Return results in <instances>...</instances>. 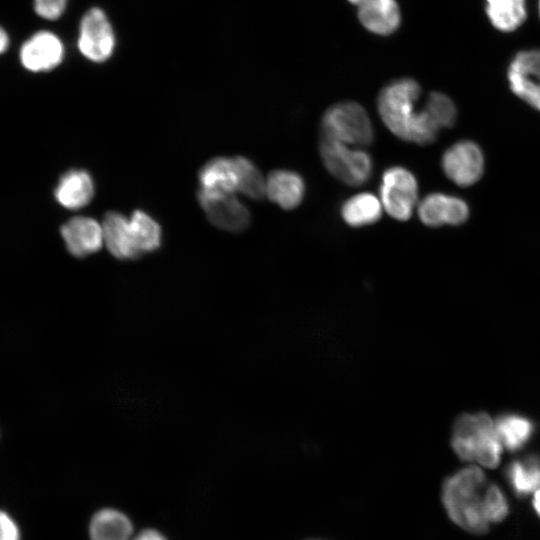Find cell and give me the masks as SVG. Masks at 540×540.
Listing matches in <instances>:
<instances>
[{
	"label": "cell",
	"instance_id": "6da1fadb",
	"mask_svg": "<svg viewBox=\"0 0 540 540\" xmlns=\"http://www.w3.org/2000/svg\"><path fill=\"white\" fill-rule=\"evenodd\" d=\"M421 87L403 78L384 87L377 101L378 113L386 127L398 138L418 145L433 143L440 130L425 107L416 110Z\"/></svg>",
	"mask_w": 540,
	"mask_h": 540
},
{
	"label": "cell",
	"instance_id": "7a4b0ae2",
	"mask_svg": "<svg viewBox=\"0 0 540 540\" xmlns=\"http://www.w3.org/2000/svg\"><path fill=\"white\" fill-rule=\"evenodd\" d=\"M488 482L484 472L469 466L447 477L441 488V501L449 519L458 527L473 534L489 529L482 502Z\"/></svg>",
	"mask_w": 540,
	"mask_h": 540
},
{
	"label": "cell",
	"instance_id": "3957f363",
	"mask_svg": "<svg viewBox=\"0 0 540 540\" xmlns=\"http://www.w3.org/2000/svg\"><path fill=\"white\" fill-rule=\"evenodd\" d=\"M451 444L464 461L488 468H495L500 462L502 444L495 423L484 412L460 415L452 427Z\"/></svg>",
	"mask_w": 540,
	"mask_h": 540
},
{
	"label": "cell",
	"instance_id": "277c9868",
	"mask_svg": "<svg viewBox=\"0 0 540 540\" xmlns=\"http://www.w3.org/2000/svg\"><path fill=\"white\" fill-rule=\"evenodd\" d=\"M323 135L351 145H370L374 130L365 109L355 102H341L327 109L321 120Z\"/></svg>",
	"mask_w": 540,
	"mask_h": 540
},
{
	"label": "cell",
	"instance_id": "5b68a950",
	"mask_svg": "<svg viewBox=\"0 0 540 540\" xmlns=\"http://www.w3.org/2000/svg\"><path fill=\"white\" fill-rule=\"evenodd\" d=\"M319 153L329 173L347 185H363L372 175V158L363 150L351 149L345 143L322 135Z\"/></svg>",
	"mask_w": 540,
	"mask_h": 540
},
{
	"label": "cell",
	"instance_id": "8992f818",
	"mask_svg": "<svg viewBox=\"0 0 540 540\" xmlns=\"http://www.w3.org/2000/svg\"><path fill=\"white\" fill-rule=\"evenodd\" d=\"M382 207L394 219L408 220L418 197V183L411 171L401 166L387 168L380 186Z\"/></svg>",
	"mask_w": 540,
	"mask_h": 540
},
{
	"label": "cell",
	"instance_id": "52a82bcc",
	"mask_svg": "<svg viewBox=\"0 0 540 540\" xmlns=\"http://www.w3.org/2000/svg\"><path fill=\"white\" fill-rule=\"evenodd\" d=\"M506 75L513 94L540 111V48L516 52L508 63Z\"/></svg>",
	"mask_w": 540,
	"mask_h": 540
},
{
	"label": "cell",
	"instance_id": "ba28073f",
	"mask_svg": "<svg viewBox=\"0 0 540 540\" xmlns=\"http://www.w3.org/2000/svg\"><path fill=\"white\" fill-rule=\"evenodd\" d=\"M114 46L115 36L105 13L99 8L90 9L80 22V52L91 61L103 62L111 56Z\"/></svg>",
	"mask_w": 540,
	"mask_h": 540
},
{
	"label": "cell",
	"instance_id": "9c48e42d",
	"mask_svg": "<svg viewBox=\"0 0 540 540\" xmlns=\"http://www.w3.org/2000/svg\"><path fill=\"white\" fill-rule=\"evenodd\" d=\"M445 175L458 186L476 183L484 172V156L480 147L468 140L449 147L441 160Z\"/></svg>",
	"mask_w": 540,
	"mask_h": 540
},
{
	"label": "cell",
	"instance_id": "30bf717a",
	"mask_svg": "<svg viewBox=\"0 0 540 540\" xmlns=\"http://www.w3.org/2000/svg\"><path fill=\"white\" fill-rule=\"evenodd\" d=\"M198 199L208 219L231 232L244 230L250 223L248 209L232 193L198 192Z\"/></svg>",
	"mask_w": 540,
	"mask_h": 540
},
{
	"label": "cell",
	"instance_id": "8fae6325",
	"mask_svg": "<svg viewBox=\"0 0 540 540\" xmlns=\"http://www.w3.org/2000/svg\"><path fill=\"white\" fill-rule=\"evenodd\" d=\"M64 57L60 38L46 30L31 35L19 51L21 65L30 72H47L57 67Z\"/></svg>",
	"mask_w": 540,
	"mask_h": 540
},
{
	"label": "cell",
	"instance_id": "7c38bea8",
	"mask_svg": "<svg viewBox=\"0 0 540 540\" xmlns=\"http://www.w3.org/2000/svg\"><path fill=\"white\" fill-rule=\"evenodd\" d=\"M418 215L421 222L430 227L461 225L469 217V207L458 197L431 193L419 203Z\"/></svg>",
	"mask_w": 540,
	"mask_h": 540
},
{
	"label": "cell",
	"instance_id": "4fadbf2b",
	"mask_svg": "<svg viewBox=\"0 0 540 540\" xmlns=\"http://www.w3.org/2000/svg\"><path fill=\"white\" fill-rule=\"evenodd\" d=\"M61 236L67 250L75 257H85L98 251L103 240L102 225L95 219L78 216L61 227Z\"/></svg>",
	"mask_w": 540,
	"mask_h": 540
},
{
	"label": "cell",
	"instance_id": "5bb4252c",
	"mask_svg": "<svg viewBox=\"0 0 540 540\" xmlns=\"http://www.w3.org/2000/svg\"><path fill=\"white\" fill-rule=\"evenodd\" d=\"M266 195L284 210L295 209L305 195L304 179L291 170H274L266 179Z\"/></svg>",
	"mask_w": 540,
	"mask_h": 540
},
{
	"label": "cell",
	"instance_id": "9a60e30c",
	"mask_svg": "<svg viewBox=\"0 0 540 540\" xmlns=\"http://www.w3.org/2000/svg\"><path fill=\"white\" fill-rule=\"evenodd\" d=\"M94 183L90 174L83 169L65 172L57 183L54 196L57 202L67 209H79L93 198Z\"/></svg>",
	"mask_w": 540,
	"mask_h": 540
},
{
	"label": "cell",
	"instance_id": "2e32d148",
	"mask_svg": "<svg viewBox=\"0 0 540 540\" xmlns=\"http://www.w3.org/2000/svg\"><path fill=\"white\" fill-rule=\"evenodd\" d=\"M200 191L232 193L239 189V171L234 158L218 157L207 162L199 173Z\"/></svg>",
	"mask_w": 540,
	"mask_h": 540
},
{
	"label": "cell",
	"instance_id": "e0dca14e",
	"mask_svg": "<svg viewBox=\"0 0 540 540\" xmlns=\"http://www.w3.org/2000/svg\"><path fill=\"white\" fill-rule=\"evenodd\" d=\"M103 240L113 256L119 259H134L140 255L137 250L129 218L118 212L106 214L103 223Z\"/></svg>",
	"mask_w": 540,
	"mask_h": 540
},
{
	"label": "cell",
	"instance_id": "ac0fdd59",
	"mask_svg": "<svg viewBox=\"0 0 540 540\" xmlns=\"http://www.w3.org/2000/svg\"><path fill=\"white\" fill-rule=\"evenodd\" d=\"M358 17L367 30L379 35L393 33L401 19L395 0H368L359 6Z\"/></svg>",
	"mask_w": 540,
	"mask_h": 540
},
{
	"label": "cell",
	"instance_id": "d6986e66",
	"mask_svg": "<svg viewBox=\"0 0 540 540\" xmlns=\"http://www.w3.org/2000/svg\"><path fill=\"white\" fill-rule=\"evenodd\" d=\"M484 11L493 28L502 33H512L526 21L527 0H484Z\"/></svg>",
	"mask_w": 540,
	"mask_h": 540
},
{
	"label": "cell",
	"instance_id": "ffe728a7",
	"mask_svg": "<svg viewBox=\"0 0 540 540\" xmlns=\"http://www.w3.org/2000/svg\"><path fill=\"white\" fill-rule=\"evenodd\" d=\"M506 479L518 497H526L540 488V456L528 455L512 461L505 471Z\"/></svg>",
	"mask_w": 540,
	"mask_h": 540
},
{
	"label": "cell",
	"instance_id": "44dd1931",
	"mask_svg": "<svg viewBox=\"0 0 540 540\" xmlns=\"http://www.w3.org/2000/svg\"><path fill=\"white\" fill-rule=\"evenodd\" d=\"M132 524L129 518L115 509H102L94 514L89 526L91 540H129Z\"/></svg>",
	"mask_w": 540,
	"mask_h": 540
},
{
	"label": "cell",
	"instance_id": "7402d4cb",
	"mask_svg": "<svg viewBox=\"0 0 540 540\" xmlns=\"http://www.w3.org/2000/svg\"><path fill=\"white\" fill-rule=\"evenodd\" d=\"M382 204L371 193H359L347 199L341 206V217L351 227H363L379 221Z\"/></svg>",
	"mask_w": 540,
	"mask_h": 540
},
{
	"label": "cell",
	"instance_id": "603a6c76",
	"mask_svg": "<svg viewBox=\"0 0 540 540\" xmlns=\"http://www.w3.org/2000/svg\"><path fill=\"white\" fill-rule=\"evenodd\" d=\"M495 427L501 444L509 451L521 449L534 433L533 422L529 418L515 413L499 416Z\"/></svg>",
	"mask_w": 540,
	"mask_h": 540
},
{
	"label": "cell",
	"instance_id": "cb8c5ba5",
	"mask_svg": "<svg viewBox=\"0 0 540 540\" xmlns=\"http://www.w3.org/2000/svg\"><path fill=\"white\" fill-rule=\"evenodd\" d=\"M135 246L140 254L156 250L161 243V228L147 213L136 210L129 218Z\"/></svg>",
	"mask_w": 540,
	"mask_h": 540
},
{
	"label": "cell",
	"instance_id": "d4e9b609",
	"mask_svg": "<svg viewBox=\"0 0 540 540\" xmlns=\"http://www.w3.org/2000/svg\"><path fill=\"white\" fill-rule=\"evenodd\" d=\"M239 170L238 192L259 200L266 194V181L252 161L245 157H235Z\"/></svg>",
	"mask_w": 540,
	"mask_h": 540
},
{
	"label": "cell",
	"instance_id": "484cf974",
	"mask_svg": "<svg viewBox=\"0 0 540 540\" xmlns=\"http://www.w3.org/2000/svg\"><path fill=\"white\" fill-rule=\"evenodd\" d=\"M425 109L441 128L452 127L457 119V109L450 97L441 92H432L425 103Z\"/></svg>",
	"mask_w": 540,
	"mask_h": 540
},
{
	"label": "cell",
	"instance_id": "4316f807",
	"mask_svg": "<svg viewBox=\"0 0 540 540\" xmlns=\"http://www.w3.org/2000/svg\"><path fill=\"white\" fill-rule=\"evenodd\" d=\"M482 511L489 524L499 523L508 515L507 498L496 484H488L483 497Z\"/></svg>",
	"mask_w": 540,
	"mask_h": 540
},
{
	"label": "cell",
	"instance_id": "83f0119b",
	"mask_svg": "<svg viewBox=\"0 0 540 540\" xmlns=\"http://www.w3.org/2000/svg\"><path fill=\"white\" fill-rule=\"evenodd\" d=\"M68 0H33L35 13L46 20H56L64 13Z\"/></svg>",
	"mask_w": 540,
	"mask_h": 540
},
{
	"label": "cell",
	"instance_id": "f1b7e54d",
	"mask_svg": "<svg viewBox=\"0 0 540 540\" xmlns=\"http://www.w3.org/2000/svg\"><path fill=\"white\" fill-rule=\"evenodd\" d=\"M0 540H20L16 522L5 511L0 510Z\"/></svg>",
	"mask_w": 540,
	"mask_h": 540
},
{
	"label": "cell",
	"instance_id": "f546056e",
	"mask_svg": "<svg viewBox=\"0 0 540 540\" xmlns=\"http://www.w3.org/2000/svg\"><path fill=\"white\" fill-rule=\"evenodd\" d=\"M133 540H166V539L159 532L152 529H148L141 532Z\"/></svg>",
	"mask_w": 540,
	"mask_h": 540
},
{
	"label": "cell",
	"instance_id": "4dcf8cb0",
	"mask_svg": "<svg viewBox=\"0 0 540 540\" xmlns=\"http://www.w3.org/2000/svg\"><path fill=\"white\" fill-rule=\"evenodd\" d=\"M9 42L8 33L0 26V55L6 52L9 47Z\"/></svg>",
	"mask_w": 540,
	"mask_h": 540
},
{
	"label": "cell",
	"instance_id": "1f68e13d",
	"mask_svg": "<svg viewBox=\"0 0 540 540\" xmlns=\"http://www.w3.org/2000/svg\"><path fill=\"white\" fill-rule=\"evenodd\" d=\"M533 508L536 514L540 517V488L537 489L534 493Z\"/></svg>",
	"mask_w": 540,
	"mask_h": 540
},
{
	"label": "cell",
	"instance_id": "d6a6232c",
	"mask_svg": "<svg viewBox=\"0 0 540 540\" xmlns=\"http://www.w3.org/2000/svg\"><path fill=\"white\" fill-rule=\"evenodd\" d=\"M348 1L355 4V5L361 6L362 4H364L368 0H348Z\"/></svg>",
	"mask_w": 540,
	"mask_h": 540
},
{
	"label": "cell",
	"instance_id": "836d02e7",
	"mask_svg": "<svg viewBox=\"0 0 540 540\" xmlns=\"http://www.w3.org/2000/svg\"><path fill=\"white\" fill-rule=\"evenodd\" d=\"M537 11H538L539 19H540V0H537Z\"/></svg>",
	"mask_w": 540,
	"mask_h": 540
},
{
	"label": "cell",
	"instance_id": "e575fe53",
	"mask_svg": "<svg viewBox=\"0 0 540 540\" xmlns=\"http://www.w3.org/2000/svg\"><path fill=\"white\" fill-rule=\"evenodd\" d=\"M307 540H321V539H307Z\"/></svg>",
	"mask_w": 540,
	"mask_h": 540
}]
</instances>
